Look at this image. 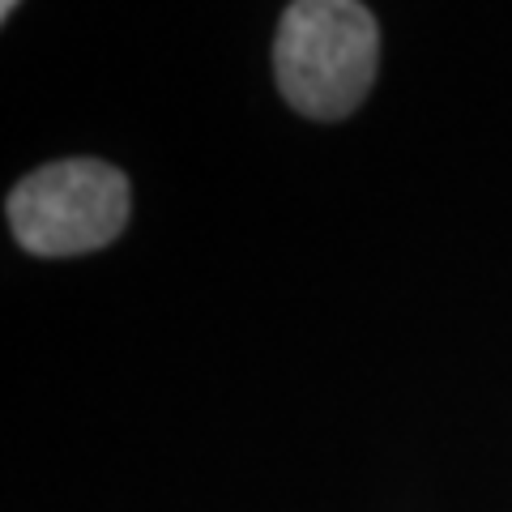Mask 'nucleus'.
Here are the masks:
<instances>
[{
    "mask_svg": "<svg viewBox=\"0 0 512 512\" xmlns=\"http://www.w3.org/2000/svg\"><path fill=\"white\" fill-rule=\"evenodd\" d=\"M380 30L359 0H295L274 43L278 90L308 120H346L376 82Z\"/></svg>",
    "mask_w": 512,
    "mask_h": 512,
    "instance_id": "nucleus-1",
    "label": "nucleus"
},
{
    "mask_svg": "<svg viewBox=\"0 0 512 512\" xmlns=\"http://www.w3.org/2000/svg\"><path fill=\"white\" fill-rule=\"evenodd\" d=\"M128 222V180L99 158L47 163L9 192L13 239L35 256H82Z\"/></svg>",
    "mask_w": 512,
    "mask_h": 512,
    "instance_id": "nucleus-2",
    "label": "nucleus"
},
{
    "mask_svg": "<svg viewBox=\"0 0 512 512\" xmlns=\"http://www.w3.org/2000/svg\"><path fill=\"white\" fill-rule=\"evenodd\" d=\"M13 9H18V0H0V13H5V18H9Z\"/></svg>",
    "mask_w": 512,
    "mask_h": 512,
    "instance_id": "nucleus-3",
    "label": "nucleus"
}]
</instances>
